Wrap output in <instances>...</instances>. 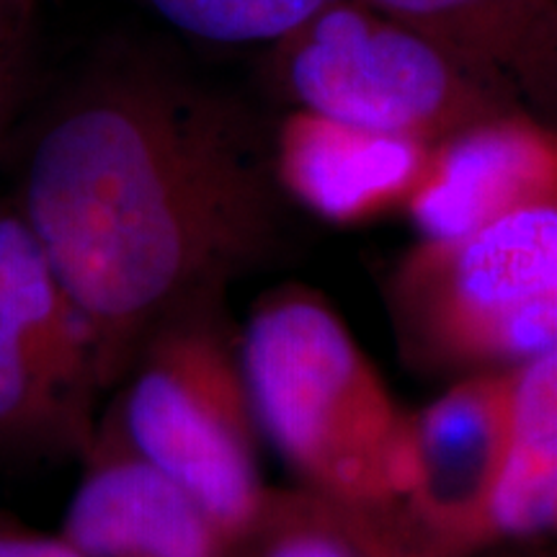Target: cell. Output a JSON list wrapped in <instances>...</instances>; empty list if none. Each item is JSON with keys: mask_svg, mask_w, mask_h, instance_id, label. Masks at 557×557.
<instances>
[{"mask_svg": "<svg viewBox=\"0 0 557 557\" xmlns=\"http://www.w3.org/2000/svg\"><path fill=\"white\" fill-rule=\"evenodd\" d=\"M248 111L156 54L111 52L45 116L16 209L86 315L107 387L163 320L225 299L282 233Z\"/></svg>", "mask_w": 557, "mask_h": 557, "instance_id": "6da1fadb", "label": "cell"}, {"mask_svg": "<svg viewBox=\"0 0 557 557\" xmlns=\"http://www.w3.org/2000/svg\"><path fill=\"white\" fill-rule=\"evenodd\" d=\"M238 351L263 442L297 487L351 508L408 498L410 413L320 292H267L238 331Z\"/></svg>", "mask_w": 557, "mask_h": 557, "instance_id": "7a4b0ae2", "label": "cell"}, {"mask_svg": "<svg viewBox=\"0 0 557 557\" xmlns=\"http://www.w3.org/2000/svg\"><path fill=\"white\" fill-rule=\"evenodd\" d=\"M410 364L468 374L557 351V194L455 240H418L389 274Z\"/></svg>", "mask_w": 557, "mask_h": 557, "instance_id": "3957f363", "label": "cell"}, {"mask_svg": "<svg viewBox=\"0 0 557 557\" xmlns=\"http://www.w3.org/2000/svg\"><path fill=\"white\" fill-rule=\"evenodd\" d=\"M111 406L127 442L191 493L238 545L274 487L225 299L158 325L132 357Z\"/></svg>", "mask_w": 557, "mask_h": 557, "instance_id": "277c9868", "label": "cell"}, {"mask_svg": "<svg viewBox=\"0 0 557 557\" xmlns=\"http://www.w3.org/2000/svg\"><path fill=\"white\" fill-rule=\"evenodd\" d=\"M267 62L292 109L429 145L527 111L493 75L361 0L325 5Z\"/></svg>", "mask_w": 557, "mask_h": 557, "instance_id": "5b68a950", "label": "cell"}, {"mask_svg": "<svg viewBox=\"0 0 557 557\" xmlns=\"http://www.w3.org/2000/svg\"><path fill=\"white\" fill-rule=\"evenodd\" d=\"M103 389L86 315L18 209H0V447L86 455Z\"/></svg>", "mask_w": 557, "mask_h": 557, "instance_id": "8992f818", "label": "cell"}, {"mask_svg": "<svg viewBox=\"0 0 557 557\" xmlns=\"http://www.w3.org/2000/svg\"><path fill=\"white\" fill-rule=\"evenodd\" d=\"M60 534L83 557H235L212 513L103 413Z\"/></svg>", "mask_w": 557, "mask_h": 557, "instance_id": "52a82bcc", "label": "cell"}, {"mask_svg": "<svg viewBox=\"0 0 557 557\" xmlns=\"http://www.w3.org/2000/svg\"><path fill=\"white\" fill-rule=\"evenodd\" d=\"M508 367L459 374L410 413L413 483L403 500L457 557L483 555V521L504 457Z\"/></svg>", "mask_w": 557, "mask_h": 557, "instance_id": "ba28073f", "label": "cell"}, {"mask_svg": "<svg viewBox=\"0 0 557 557\" xmlns=\"http://www.w3.org/2000/svg\"><path fill=\"white\" fill-rule=\"evenodd\" d=\"M557 194V129L529 111L431 145L403 212L418 240H455Z\"/></svg>", "mask_w": 557, "mask_h": 557, "instance_id": "9c48e42d", "label": "cell"}, {"mask_svg": "<svg viewBox=\"0 0 557 557\" xmlns=\"http://www.w3.org/2000/svg\"><path fill=\"white\" fill-rule=\"evenodd\" d=\"M431 145L289 109L271 156L284 197L331 225H359L406 207Z\"/></svg>", "mask_w": 557, "mask_h": 557, "instance_id": "30bf717a", "label": "cell"}, {"mask_svg": "<svg viewBox=\"0 0 557 557\" xmlns=\"http://www.w3.org/2000/svg\"><path fill=\"white\" fill-rule=\"evenodd\" d=\"M519 96L557 129V0H361Z\"/></svg>", "mask_w": 557, "mask_h": 557, "instance_id": "8fae6325", "label": "cell"}, {"mask_svg": "<svg viewBox=\"0 0 557 557\" xmlns=\"http://www.w3.org/2000/svg\"><path fill=\"white\" fill-rule=\"evenodd\" d=\"M547 537H557V351L508 367L504 457L487 500L483 555Z\"/></svg>", "mask_w": 557, "mask_h": 557, "instance_id": "7c38bea8", "label": "cell"}, {"mask_svg": "<svg viewBox=\"0 0 557 557\" xmlns=\"http://www.w3.org/2000/svg\"><path fill=\"white\" fill-rule=\"evenodd\" d=\"M235 557H369L351 508L302 491L274 487L235 545Z\"/></svg>", "mask_w": 557, "mask_h": 557, "instance_id": "4fadbf2b", "label": "cell"}, {"mask_svg": "<svg viewBox=\"0 0 557 557\" xmlns=\"http://www.w3.org/2000/svg\"><path fill=\"white\" fill-rule=\"evenodd\" d=\"M171 29L209 45H276L338 0H143Z\"/></svg>", "mask_w": 557, "mask_h": 557, "instance_id": "5bb4252c", "label": "cell"}, {"mask_svg": "<svg viewBox=\"0 0 557 557\" xmlns=\"http://www.w3.org/2000/svg\"><path fill=\"white\" fill-rule=\"evenodd\" d=\"M351 508V506H346ZM369 557H457L408 511L406 504L351 508Z\"/></svg>", "mask_w": 557, "mask_h": 557, "instance_id": "9a60e30c", "label": "cell"}, {"mask_svg": "<svg viewBox=\"0 0 557 557\" xmlns=\"http://www.w3.org/2000/svg\"><path fill=\"white\" fill-rule=\"evenodd\" d=\"M0 557H83L62 534H47L0 517Z\"/></svg>", "mask_w": 557, "mask_h": 557, "instance_id": "2e32d148", "label": "cell"}, {"mask_svg": "<svg viewBox=\"0 0 557 557\" xmlns=\"http://www.w3.org/2000/svg\"><path fill=\"white\" fill-rule=\"evenodd\" d=\"M29 58H26V39L0 50V139L11 127L18 103L24 99Z\"/></svg>", "mask_w": 557, "mask_h": 557, "instance_id": "e0dca14e", "label": "cell"}, {"mask_svg": "<svg viewBox=\"0 0 557 557\" xmlns=\"http://www.w3.org/2000/svg\"><path fill=\"white\" fill-rule=\"evenodd\" d=\"M37 9V0H0V50L26 39V24Z\"/></svg>", "mask_w": 557, "mask_h": 557, "instance_id": "ac0fdd59", "label": "cell"}, {"mask_svg": "<svg viewBox=\"0 0 557 557\" xmlns=\"http://www.w3.org/2000/svg\"><path fill=\"white\" fill-rule=\"evenodd\" d=\"M504 557H557V553H511Z\"/></svg>", "mask_w": 557, "mask_h": 557, "instance_id": "d6986e66", "label": "cell"}]
</instances>
